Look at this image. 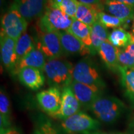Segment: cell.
Wrapping results in <instances>:
<instances>
[{
    "label": "cell",
    "instance_id": "9c48e42d",
    "mask_svg": "<svg viewBox=\"0 0 134 134\" xmlns=\"http://www.w3.org/2000/svg\"><path fill=\"white\" fill-rule=\"evenodd\" d=\"M81 105L88 108L95 100L103 96V89L90 86L73 80L70 85Z\"/></svg>",
    "mask_w": 134,
    "mask_h": 134
},
{
    "label": "cell",
    "instance_id": "f546056e",
    "mask_svg": "<svg viewBox=\"0 0 134 134\" xmlns=\"http://www.w3.org/2000/svg\"><path fill=\"white\" fill-rule=\"evenodd\" d=\"M124 49L127 52L130 53L132 57H134V35L133 34L132 35V40L131 41H130V43L126 47L124 48Z\"/></svg>",
    "mask_w": 134,
    "mask_h": 134
},
{
    "label": "cell",
    "instance_id": "5bb4252c",
    "mask_svg": "<svg viewBox=\"0 0 134 134\" xmlns=\"http://www.w3.org/2000/svg\"><path fill=\"white\" fill-rule=\"evenodd\" d=\"M17 40L6 36H1V60L7 71L12 73L17 63L16 53Z\"/></svg>",
    "mask_w": 134,
    "mask_h": 134
},
{
    "label": "cell",
    "instance_id": "52a82bcc",
    "mask_svg": "<svg viewBox=\"0 0 134 134\" xmlns=\"http://www.w3.org/2000/svg\"><path fill=\"white\" fill-rule=\"evenodd\" d=\"M35 41L36 48L44 55L47 60L59 58L63 53L58 32H41Z\"/></svg>",
    "mask_w": 134,
    "mask_h": 134
},
{
    "label": "cell",
    "instance_id": "7402d4cb",
    "mask_svg": "<svg viewBox=\"0 0 134 134\" xmlns=\"http://www.w3.org/2000/svg\"><path fill=\"white\" fill-rule=\"evenodd\" d=\"M91 29L92 46L94 52L96 54L102 43L108 41V37L109 34L107 31V28H105L98 21L91 26Z\"/></svg>",
    "mask_w": 134,
    "mask_h": 134
},
{
    "label": "cell",
    "instance_id": "9a60e30c",
    "mask_svg": "<svg viewBox=\"0 0 134 134\" xmlns=\"http://www.w3.org/2000/svg\"><path fill=\"white\" fill-rule=\"evenodd\" d=\"M20 82L34 91L41 89L43 86L46 77L42 70L32 67H24L18 74Z\"/></svg>",
    "mask_w": 134,
    "mask_h": 134
},
{
    "label": "cell",
    "instance_id": "3957f363",
    "mask_svg": "<svg viewBox=\"0 0 134 134\" xmlns=\"http://www.w3.org/2000/svg\"><path fill=\"white\" fill-rule=\"evenodd\" d=\"M73 20L74 18L52 6L48 1L46 11L40 18L38 26L42 32L68 31Z\"/></svg>",
    "mask_w": 134,
    "mask_h": 134
},
{
    "label": "cell",
    "instance_id": "ba28073f",
    "mask_svg": "<svg viewBox=\"0 0 134 134\" xmlns=\"http://www.w3.org/2000/svg\"><path fill=\"white\" fill-rule=\"evenodd\" d=\"M38 105L48 115L55 118L59 112L62 103V93L60 89L50 87L40 91L36 95Z\"/></svg>",
    "mask_w": 134,
    "mask_h": 134
},
{
    "label": "cell",
    "instance_id": "d4e9b609",
    "mask_svg": "<svg viewBox=\"0 0 134 134\" xmlns=\"http://www.w3.org/2000/svg\"><path fill=\"white\" fill-rule=\"evenodd\" d=\"M50 4L58 8L65 14L75 18L79 1L78 0H49Z\"/></svg>",
    "mask_w": 134,
    "mask_h": 134
},
{
    "label": "cell",
    "instance_id": "8fae6325",
    "mask_svg": "<svg viewBox=\"0 0 134 134\" xmlns=\"http://www.w3.org/2000/svg\"><path fill=\"white\" fill-rule=\"evenodd\" d=\"M63 53L68 55H87L91 50L74 35L68 31L58 32Z\"/></svg>",
    "mask_w": 134,
    "mask_h": 134
},
{
    "label": "cell",
    "instance_id": "d6986e66",
    "mask_svg": "<svg viewBox=\"0 0 134 134\" xmlns=\"http://www.w3.org/2000/svg\"><path fill=\"white\" fill-rule=\"evenodd\" d=\"M91 26L86 25L76 19L73 20L68 31L80 39L84 44L90 48L92 55H95L93 49L91 37Z\"/></svg>",
    "mask_w": 134,
    "mask_h": 134
},
{
    "label": "cell",
    "instance_id": "4fadbf2b",
    "mask_svg": "<svg viewBox=\"0 0 134 134\" xmlns=\"http://www.w3.org/2000/svg\"><path fill=\"white\" fill-rule=\"evenodd\" d=\"M81 104L75 96L70 86L62 90L60 109L55 118L63 120L80 111Z\"/></svg>",
    "mask_w": 134,
    "mask_h": 134
},
{
    "label": "cell",
    "instance_id": "83f0119b",
    "mask_svg": "<svg viewBox=\"0 0 134 134\" xmlns=\"http://www.w3.org/2000/svg\"><path fill=\"white\" fill-rule=\"evenodd\" d=\"M117 55L119 66L134 68V57L124 48H117Z\"/></svg>",
    "mask_w": 134,
    "mask_h": 134
},
{
    "label": "cell",
    "instance_id": "e0dca14e",
    "mask_svg": "<svg viewBox=\"0 0 134 134\" xmlns=\"http://www.w3.org/2000/svg\"><path fill=\"white\" fill-rule=\"evenodd\" d=\"M98 53L109 69L114 71H119V64L117 47L114 46L109 41H107L102 43Z\"/></svg>",
    "mask_w": 134,
    "mask_h": 134
},
{
    "label": "cell",
    "instance_id": "4316f807",
    "mask_svg": "<svg viewBox=\"0 0 134 134\" xmlns=\"http://www.w3.org/2000/svg\"><path fill=\"white\" fill-rule=\"evenodd\" d=\"M37 128L42 134H60L53 122L43 115L38 118Z\"/></svg>",
    "mask_w": 134,
    "mask_h": 134
},
{
    "label": "cell",
    "instance_id": "e575fe53",
    "mask_svg": "<svg viewBox=\"0 0 134 134\" xmlns=\"http://www.w3.org/2000/svg\"><path fill=\"white\" fill-rule=\"evenodd\" d=\"M132 31H133V34L134 35V18H133V28H132Z\"/></svg>",
    "mask_w": 134,
    "mask_h": 134
},
{
    "label": "cell",
    "instance_id": "f1b7e54d",
    "mask_svg": "<svg viewBox=\"0 0 134 134\" xmlns=\"http://www.w3.org/2000/svg\"><path fill=\"white\" fill-rule=\"evenodd\" d=\"M0 134H21L19 131L16 127H10L8 128L1 129H0Z\"/></svg>",
    "mask_w": 134,
    "mask_h": 134
},
{
    "label": "cell",
    "instance_id": "603a6c76",
    "mask_svg": "<svg viewBox=\"0 0 134 134\" xmlns=\"http://www.w3.org/2000/svg\"><path fill=\"white\" fill-rule=\"evenodd\" d=\"M132 35L122 27L113 29L108 37V41L117 48H124L129 44Z\"/></svg>",
    "mask_w": 134,
    "mask_h": 134
},
{
    "label": "cell",
    "instance_id": "4dcf8cb0",
    "mask_svg": "<svg viewBox=\"0 0 134 134\" xmlns=\"http://www.w3.org/2000/svg\"><path fill=\"white\" fill-rule=\"evenodd\" d=\"M80 3H84V4H97L100 3V0H78Z\"/></svg>",
    "mask_w": 134,
    "mask_h": 134
},
{
    "label": "cell",
    "instance_id": "6da1fadb",
    "mask_svg": "<svg viewBox=\"0 0 134 134\" xmlns=\"http://www.w3.org/2000/svg\"><path fill=\"white\" fill-rule=\"evenodd\" d=\"M73 69L71 62L59 58L47 60L42 71L50 87L62 90L73 81Z\"/></svg>",
    "mask_w": 134,
    "mask_h": 134
},
{
    "label": "cell",
    "instance_id": "5b68a950",
    "mask_svg": "<svg viewBox=\"0 0 134 134\" xmlns=\"http://www.w3.org/2000/svg\"><path fill=\"white\" fill-rule=\"evenodd\" d=\"M27 21L13 4L1 19V36H6L18 41L26 32Z\"/></svg>",
    "mask_w": 134,
    "mask_h": 134
},
{
    "label": "cell",
    "instance_id": "484cf974",
    "mask_svg": "<svg viewBox=\"0 0 134 134\" xmlns=\"http://www.w3.org/2000/svg\"><path fill=\"white\" fill-rule=\"evenodd\" d=\"M97 21L99 22L105 28L114 29L120 27V26L126 23L122 20L109 14L103 11H99L98 13Z\"/></svg>",
    "mask_w": 134,
    "mask_h": 134
},
{
    "label": "cell",
    "instance_id": "2e32d148",
    "mask_svg": "<svg viewBox=\"0 0 134 134\" xmlns=\"http://www.w3.org/2000/svg\"><path fill=\"white\" fill-rule=\"evenodd\" d=\"M46 62L44 55L39 50L35 48L17 63L12 73L18 75L20 70L24 67H32L43 70Z\"/></svg>",
    "mask_w": 134,
    "mask_h": 134
},
{
    "label": "cell",
    "instance_id": "8992f818",
    "mask_svg": "<svg viewBox=\"0 0 134 134\" xmlns=\"http://www.w3.org/2000/svg\"><path fill=\"white\" fill-rule=\"evenodd\" d=\"M62 130L68 134H82L96 131L100 122L82 111H79L62 121Z\"/></svg>",
    "mask_w": 134,
    "mask_h": 134
},
{
    "label": "cell",
    "instance_id": "30bf717a",
    "mask_svg": "<svg viewBox=\"0 0 134 134\" xmlns=\"http://www.w3.org/2000/svg\"><path fill=\"white\" fill-rule=\"evenodd\" d=\"M49 0H13L22 16L30 21L41 18L46 11Z\"/></svg>",
    "mask_w": 134,
    "mask_h": 134
},
{
    "label": "cell",
    "instance_id": "d6a6232c",
    "mask_svg": "<svg viewBox=\"0 0 134 134\" xmlns=\"http://www.w3.org/2000/svg\"><path fill=\"white\" fill-rule=\"evenodd\" d=\"M116 1H120V2L125 3V4H127L134 6V0H116Z\"/></svg>",
    "mask_w": 134,
    "mask_h": 134
},
{
    "label": "cell",
    "instance_id": "cb8c5ba5",
    "mask_svg": "<svg viewBox=\"0 0 134 134\" xmlns=\"http://www.w3.org/2000/svg\"><path fill=\"white\" fill-rule=\"evenodd\" d=\"M11 108L9 98L3 88L0 92V125L1 129L11 127L10 121Z\"/></svg>",
    "mask_w": 134,
    "mask_h": 134
},
{
    "label": "cell",
    "instance_id": "7c38bea8",
    "mask_svg": "<svg viewBox=\"0 0 134 134\" xmlns=\"http://www.w3.org/2000/svg\"><path fill=\"white\" fill-rule=\"evenodd\" d=\"M101 11L119 18L125 23L134 18V6L116 0H104L100 4Z\"/></svg>",
    "mask_w": 134,
    "mask_h": 134
},
{
    "label": "cell",
    "instance_id": "ac0fdd59",
    "mask_svg": "<svg viewBox=\"0 0 134 134\" xmlns=\"http://www.w3.org/2000/svg\"><path fill=\"white\" fill-rule=\"evenodd\" d=\"M100 11L99 3L91 5L79 2L75 19L92 26L97 21L98 13Z\"/></svg>",
    "mask_w": 134,
    "mask_h": 134
},
{
    "label": "cell",
    "instance_id": "836d02e7",
    "mask_svg": "<svg viewBox=\"0 0 134 134\" xmlns=\"http://www.w3.org/2000/svg\"><path fill=\"white\" fill-rule=\"evenodd\" d=\"M32 134H42V133L39 132V130H38V129H36V130H34V131L32 132Z\"/></svg>",
    "mask_w": 134,
    "mask_h": 134
},
{
    "label": "cell",
    "instance_id": "277c9868",
    "mask_svg": "<svg viewBox=\"0 0 134 134\" xmlns=\"http://www.w3.org/2000/svg\"><path fill=\"white\" fill-rule=\"evenodd\" d=\"M73 80L103 90L105 87L98 66L90 57L82 58L74 65Z\"/></svg>",
    "mask_w": 134,
    "mask_h": 134
},
{
    "label": "cell",
    "instance_id": "7a4b0ae2",
    "mask_svg": "<svg viewBox=\"0 0 134 134\" xmlns=\"http://www.w3.org/2000/svg\"><path fill=\"white\" fill-rule=\"evenodd\" d=\"M99 121L105 124L115 122L125 109L124 103L113 96H100L88 108Z\"/></svg>",
    "mask_w": 134,
    "mask_h": 134
},
{
    "label": "cell",
    "instance_id": "ffe728a7",
    "mask_svg": "<svg viewBox=\"0 0 134 134\" xmlns=\"http://www.w3.org/2000/svg\"><path fill=\"white\" fill-rule=\"evenodd\" d=\"M35 48H36V41L29 34L25 32L17 41L16 47V64L22 58Z\"/></svg>",
    "mask_w": 134,
    "mask_h": 134
},
{
    "label": "cell",
    "instance_id": "1f68e13d",
    "mask_svg": "<svg viewBox=\"0 0 134 134\" xmlns=\"http://www.w3.org/2000/svg\"><path fill=\"white\" fill-rule=\"evenodd\" d=\"M82 134H124L122 133H104V132H98V131H94L91 132H88V133H85Z\"/></svg>",
    "mask_w": 134,
    "mask_h": 134
},
{
    "label": "cell",
    "instance_id": "44dd1931",
    "mask_svg": "<svg viewBox=\"0 0 134 134\" xmlns=\"http://www.w3.org/2000/svg\"><path fill=\"white\" fill-rule=\"evenodd\" d=\"M122 85L127 96L134 104V68L119 66Z\"/></svg>",
    "mask_w": 134,
    "mask_h": 134
}]
</instances>
